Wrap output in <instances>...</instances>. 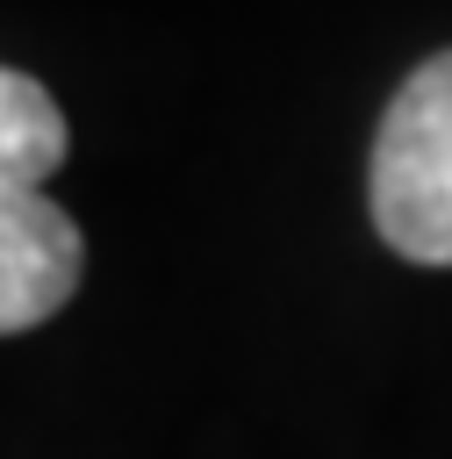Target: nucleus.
I'll use <instances>...</instances> for the list:
<instances>
[{"instance_id": "f257e3e1", "label": "nucleus", "mask_w": 452, "mask_h": 459, "mask_svg": "<svg viewBox=\"0 0 452 459\" xmlns=\"http://www.w3.org/2000/svg\"><path fill=\"white\" fill-rule=\"evenodd\" d=\"M373 230L416 265H452V50L423 57L380 115Z\"/></svg>"}, {"instance_id": "f03ea898", "label": "nucleus", "mask_w": 452, "mask_h": 459, "mask_svg": "<svg viewBox=\"0 0 452 459\" xmlns=\"http://www.w3.org/2000/svg\"><path fill=\"white\" fill-rule=\"evenodd\" d=\"M79 222L43 186H0V337L36 330L79 287Z\"/></svg>"}, {"instance_id": "7ed1b4c3", "label": "nucleus", "mask_w": 452, "mask_h": 459, "mask_svg": "<svg viewBox=\"0 0 452 459\" xmlns=\"http://www.w3.org/2000/svg\"><path fill=\"white\" fill-rule=\"evenodd\" d=\"M65 165V115L57 100L0 65V186H43Z\"/></svg>"}]
</instances>
